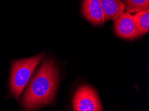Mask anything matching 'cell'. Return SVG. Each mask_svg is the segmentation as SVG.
Returning a JSON list of instances; mask_svg holds the SVG:
<instances>
[{
	"label": "cell",
	"mask_w": 149,
	"mask_h": 111,
	"mask_svg": "<svg viewBox=\"0 0 149 111\" xmlns=\"http://www.w3.org/2000/svg\"><path fill=\"white\" fill-rule=\"evenodd\" d=\"M125 10L130 13L147 10L149 9V0H123Z\"/></svg>",
	"instance_id": "8"
},
{
	"label": "cell",
	"mask_w": 149,
	"mask_h": 111,
	"mask_svg": "<svg viewBox=\"0 0 149 111\" xmlns=\"http://www.w3.org/2000/svg\"><path fill=\"white\" fill-rule=\"evenodd\" d=\"M82 11L84 16L94 26L104 23V13L100 0H83Z\"/></svg>",
	"instance_id": "5"
},
{
	"label": "cell",
	"mask_w": 149,
	"mask_h": 111,
	"mask_svg": "<svg viewBox=\"0 0 149 111\" xmlns=\"http://www.w3.org/2000/svg\"><path fill=\"white\" fill-rule=\"evenodd\" d=\"M44 53L22 59L11 63L10 90L13 97L18 101L28 85L34 71L42 61Z\"/></svg>",
	"instance_id": "2"
},
{
	"label": "cell",
	"mask_w": 149,
	"mask_h": 111,
	"mask_svg": "<svg viewBox=\"0 0 149 111\" xmlns=\"http://www.w3.org/2000/svg\"><path fill=\"white\" fill-rule=\"evenodd\" d=\"M59 70L54 61L45 58L22 97L23 109L36 110L52 104L59 86Z\"/></svg>",
	"instance_id": "1"
},
{
	"label": "cell",
	"mask_w": 149,
	"mask_h": 111,
	"mask_svg": "<svg viewBox=\"0 0 149 111\" xmlns=\"http://www.w3.org/2000/svg\"><path fill=\"white\" fill-rule=\"evenodd\" d=\"M75 111H102L103 107L98 92L91 86L84 85L76 90L72 99Z\"/></svg>",
	"instance_id": "3"
},
{
	"label": "cell",
	"mask_w": 149,
	"mask_h": 111,
	"mask_svg": "<svg viewBox=\"0 0 149 111\" xmlns=\"http://www.w3.org/2000/svg\"><path fill=\"white\" fill-rule=\"evenodd\" d=\"M106 21H115L125 11V6L121 0H100Z\"/></svg>",
	"instance_id": "6"
},
{
	"label": "cell",
	"mask_w": 149,
	"mask_h": 111,
	"mask_svg": "<svg viewBox=\"0 0 149 111\" xmlns=\"http://www.w3.org/2000/svg\"><path fill=\"white\" fill-rule=\"evenodd\" d=\"M140 36H143L149 31V10L139 11L132 15Z\"/></svg>",
	"instance_id": "7"
},
{
	"label": "cell",
	"mask_w": 149,
	"mask_h": 111,
	"mask_svg": "<svg viewBox=\"0 0 149 111\" xmlns=\"http://www.w3.org/2000/svg\"><path fill=\"white\" fill-rule=\"evenodd\" d=\"M114 32L117 36L126 40H134L140 37L132 15L128 12L122 13L115 20Z\"/></svg>",
	"instance_id": "4"
}]
</instances>
